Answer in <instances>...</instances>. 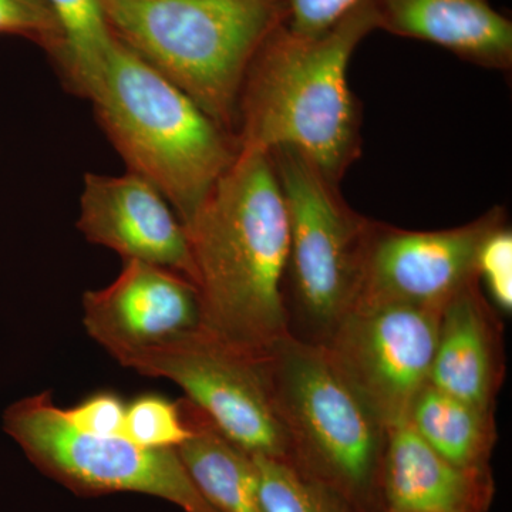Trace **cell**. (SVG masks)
<instances>
[{"mask_svg": "<svg viewBox=\"0 0 512 512\" xmlns=\"http://www.w3.org/2000/svg\"><path fill=\"white\" fill-rule=\"evenodd\" d=\"M187 229L202 330L266 356L291 336L288 211L269 153L239 151Z\"/></svg>", "mask_w": 512, "mask_h": 512, "instance_id": "6da1fadb", "label": "cell"}, {"mask_svg": "<svg viewBox=\"0 0 512 512\" xmlns=\"http://www.w3.org/2000/svg\"><path fill=\"white\" fill-rule=\"evenodd\" d=\"M373 30L372 0H360L319 36L296 35L284 23L272 30L239 94V151L293 148L339 185L362 154V109L349 87V63Z\"/></svg>", "mask_w": 512, "mask_h": 512, "instance_id": "7a4b0ae2", "label": "cell"}, {"mask_svg": "<svg viewBox=\"0 0 512 512\" xmlns=\"http://www.w3.org/2000/svg\"><path fill=\"white\" fill-rule=\"evenodd\" d=\"M89 101L127 171L153 184L187 227L237 160V138L116 36Z\"/></svg>", "mask_w": 512, "mask_h": 512, "instance_id": "3957f363", "label": "cell"}, {"mask_svg": "<svg viewBox=\"0 0 512 512\" xmlns=\"http://www.w3.org/2000/svg\"><path fill=\"white\" fill-rule=\"evenodd\" d=\"M113 35L235 137L249 64L285 0H101ZM237 138V137H235Z\"/></svg>", "mask_w": 512, "mask_h": 512, "instance_id": "277c9868", "label": "cell"}, {"mask_svg": "<svg viewBox=\"0 0 512 512\" xmlns=\"http://www.w3.org/2000/svg\"><path fill=\"white\" fill-rule=\"evenodd\" d=\"M291 464L362 512H384L387 429L318 343L291 335L265 356Z\"/></svg>", "mask_w": 512, "mask_h": 512, "instance_id": "5b68a950", "label": "cell"}, {"mask_svg": "<svg viewBox=\"0 0 512 512\" xmlns=\"http://www.w3.org/2000/svg\"><path fill=\"white\" fill-rule=\"evenodd\" d=\"M269 156L288 211L286 288L303 329L295 338L325 345L355 305L372 220L299 151L281 147Z\"/></svg>", "mask_w": 512, "mask_h": 512, "instance_id": "8992f818", "label": "cell"}, {"mask_svg": "<svg viewBox=\"0 0 512 512\" xmlns=\"http://www.w3.org/2000/svg\"><path fill=\"white\" fill-rule=\"evenodd\" d=\"M3 430L40 471L74 493L146 494L185 512H218L192 483L177 451L77 430L50 392L10 404L3 413Z\"/></svg>", "mask_w": 512, "mask_h": 512, "instance_id": "52a82bcc", "label": "cell"}, {"mask_svg": "<svg viewBox=\"0 0 512 512\" xmlns=\"http://www.w3.org/2000/svg\"><path fill=\"white\" fill-rule=\"evenodd\" d=\"M119 363L178 384L185 399L251 456L291 463V441L276 410L265 356L241 352L198 330Z\"/></svg>", "mask_w": 512, "mask_h": 512, "instance_id": "ba28073f", "label": "cell"}, {"mask_svg": "<svg viewBox=\"0 0 512 512\" xmlns=\"http://www.w3.org/2000/svg\"><path fill=\"white\" fill-rule=\"evenodd\" d=\"M440 316L409 305L363 306L340 320L322 345L387 429L406 421L429 383Z\"/></svg>", "mask_w": 512, "mask_h": 512, "instance_id": "9c48e42d", "label": "cell"}, {"mask_svg": "<svg viewBox=\"0 0 512 512\" xmlns=\"http://www.w3.org/2000/svg\"><path fill=\"white\" fill-rule=\"evenodd\" d=\"M505 221L501 207L443 231H406L372 220L352 309L409 305L443 311L461 289L476 281L481 244Z\"/></svg>", "mask_w": 512, "mask_h": 512, "instance_id": "30bf717a", "label": "cell"}, {"mask_svg": "<svg viewBox=\"0 0 512 512\" xmlns=\"http://www.w3.org/2000/svg\"><path fill=\"white\" fill-rule=\"evenodd\" d=\"M87 333L117 362L202 330L200 293L185 276L124 261L109 286L83 295Z\"/></svg>", "mask_w": 512, "mask_h": 512, "instance_id": "8fae6325", "label": "cell"}, {"mask_svg": "<svg viewBox=\"0 0 512 512\" xmlns=\"http://www.w3.org/2000/svg\"><path fill=\"white\" fill-rule=\"evenodd\" d=\"M77 229L124 261L163 266L195 285L187 229L164 195L140 175H84Z\"/></svg>", "mask_w": 512, "mask_h": 512, "instance_id": "7c38bea8", "label": "cell"}, {"mask_svg": "<svg viewBox=\"0 0 512 512\" xmlns=\"http://www.w3.org/2000/svg\"><path fill=\"white\" fill-rule=\"evenodd\" d=\"M504 375L503 325L476 279L441 311L429 384L494 412Z\"/></svg>", "mask_w": 512, "mask_h": 512, "instance_id": "4fadbf2b", "label": "cell"}, {"mask_svg": "<svg viewBox=\"0 0 512 512\" xmlns=\"http://www.w3.org/2000/svg\"><path fill=\"white\" fill-rule=\"evenodd\" d=\"M380 487L384 512H488L495 495L491 468L450 463L407 421L387 431Z\"/></svg>", "mask_w": 512, "mask_h": 512, "instance_id": "5bb4252c", "label": "cell"}, {"mask_svg": "<svg viewBox=\"0 0 512 512\" xmlns=\"http://www.w3.org/2000/svg\"><path fill=\"white\" fill-rule=\"evenodd\" d=\"M377 29L443 47L468 63L508 72L512 23L490 0H372Z\"/></svg>", "mask_w": 512, "mask_h": 512, "instance_id": "9a60e30c", "label": "cell"}, {"mask_svg": "<svg viewBox=\"0 0 512 512\" xmlns=\"http://www.w3.org/2000/svg\"><path fill=\"white\" fill-rule=\"evenodd\" d=\"M180 403L192 434L175 451L202 497L218 512H265L254 456L227 439L190 400Z\"/></svg>", "mask_w": 512, "mask_h": 512, "instance_id": "2e32d148", "label": "cell"}, {"mask_svg": "<svg viewBox=\"0 0 512 512\" xmlns=\"http://www.w3.org/2000/svg\"><path fill=\"white\" fill-rule=\"evenodd\" d=\"M406 421L450 463L464 468H490L497 443L494 412L427 383L414 399Z\"/></svg>", "mask_w": 512, "mask_h": 512, "instance_id": "e0dca14e", "label": "cell"}, {"mask_svg": "<svg viewBox=\"0 0 512 512\" xmlns=\"http://www.w3.org/2000/svg\"><path fill=\"white\" fill-rule=\"evenodd\" d=\"M46 2L62 29V52L53 62L60 80L70 93L89 100L114 42L101 0Z\"/></svg>", "mask_w": 512, "mask_h": 512, "instance_id": "ac0fdd59", "label": "cell"}, {"mask_svg": "<svg viewBox=\"0 0 512 512\" xmlns=\"http://www.w3.org/2000/svg\"><path fill=\"white\" fill-rule=\"evenodd\" d=\"M254 458L265 512H362L343 495L288 461Z\"/></svg>", "mask_w": 512, "mask_h": 512, "instance_id": "d6986e66", "label": "cell"}, {"mask_svg": "<svg viewBox=\"0 0 512 512\" xmlns=\"http://www.w3.org/2000/svg\"><path fill=\"white\" fill-rule=\"evenodd\" d=\"M191 434L180 400L171 402L160 394L147 393L126 406L123 437L137 446L175 450Z\"/></svg>", "mask_w": 512, "mask_h": 512, "instance_id": "ffe728a7", "label": "cell"}, {"mask_svg": "<svg viewBox=\"0 0 512 512\" xmlns=\"http://www.w3.org/2000/svg\"><path fill=\"white\" fill-rule=\"evenodd\" d=\"M0 33L32 40L52 63L62 52V29L46 0H0Z\"/></svg>", "mask_w": 512, "mask_h": 512, "instance_id": "44dd1931", "label": "cell"}, {"mask_svg": "<svg viewBox=\"0 0 512 512\" xmlns=\"http://www.w3.org/2000/svg\"><path fill=\"white\" fill-rule=\"evenodd\" d=\"M477 279L491 305L504 315L512 311V232L507 221L491 231L477 256Z\"/></svg>", "mask_w": 512, "mask_h": 512, "instance_id": "7402d4cb", "label": "cell"}, {"mask_svg": "<svg viewBox=\"0 0 512 512\" xmlns=\"http://www.w3.org/2000/svg\"><path fill=\"white\" fill-rule=\"evenodd\" d=\"M126 406L119 394L97 392L84 397L76 406L62 410L67 421L84 433L123 436Z\"/></svg>", "mask_w": 512, "mask_h": 512, "instance_id": "603a6c76", "label": "cell"}, {"mask_svg": "<svg viewBox=\"0 0 512 512\" xmlns=\"http://www.w3.org/2000/svg\"><path fill=\"white\" fill-rule=\"evenodd\" d=\"M360 0H285L284 25L301 36H319L328 32Z\"/></svg>", "mask_w": 512, "mask_h": 512, "instance_id": "cb8c5ba5", "label": "cell"}, {"mask_svg": "<svg viewBox=\"0 0 512 512\" xmlns=\"http://www.w3.org/2000/svg\"><path fill=\"white\" fill-rule=\"evenodd\" d=\"M386 512H392V511H386Z\"/></svg>", "mask_w": 512, "mask_h": 512, "instance_id": "d4e9b609", "label": "cell"}]
</instances>
